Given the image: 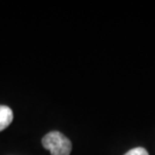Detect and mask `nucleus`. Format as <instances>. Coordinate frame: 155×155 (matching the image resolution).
I'll return each instance as SVG.
<instances>
[{"label": "nucleus", "mask_w": 155, "mask_h": 155, "mask_svg": "<svg viewBox=\"0 0 155 155\" xmlns=\"http://www.w3.org/2000/svg\"><path fill=\"white\" fill-rule=\"evenodd\" d=\"M41 143L51 155H70L72 152V142L58 131L48 133L42 138Z\"/></svg>", "instance_id": "f257e3e1"}, {"label": "nucleus", "mask_w": 155, "mask_h": 155, "mask_svg": "<svg viewBox=\"0 0 155 155\" xmlns=\"http://www.w3.org/2000/svg\"><path fill=\"white\" fill-rule=\"evenodd\" d=\"M13 120V112L9 107L0 105V132L6 129Z\"/></svg>", "instance_id": "f03ea898"}, {"label": "nucleus", "mask_w": 155, "mask_h": 155, "mask_svg": "<svg viewBox=\"0 0 155 155\" xmlns=\"http://www.w3.org/2000/svg\"><path fill=\"white\" fill-rule=\"evenodd\" d=\"M125 155H149L147 152L146 149L142 147H136V148H133V149L129 150Z\"/></svg>", "instance_id": "7ed1b4c3"}]
</instances>
